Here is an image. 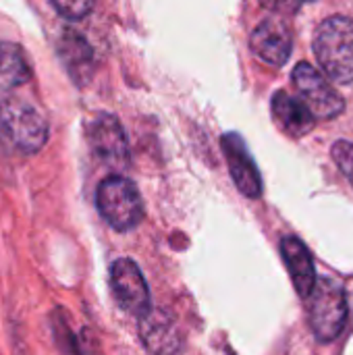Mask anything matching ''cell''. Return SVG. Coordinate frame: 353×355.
Here are the masks:
<instances>
[{"label":"cell","instance_id":"obj_14","mask_svg":"<svg viewBox=\"0 0 353 355\" xmlns=\"http://www.w3.org/2000/svg\"><path fill=\"white\" fill-rule=\"evenodd\" d=\"M60 54L73 77H77V71H81V79L83 77L87 79L85 69H92V50L85 40L75 35V31H67L62 46H60Z\"/></svg>","mask_w":353,"mask_h":355},{"label":"cell","instance_id":"obj_7","mask_svg":"<svg viewBox=\"0 0 353 355\" xmlns=\"http://www.w3.org/2000/svg\"><path fill=\"white\" fill-rule=\"evenodd\" d=\"M139 337L152 355H179L183 352V333L175 316L160 308H150L139 316Z\"/></svg>","mask_w":353,"mask_h":355},{"label":"cell","instance_id":"obj_2","mask_svg":"<svg viewBox=\"0 0 353 355\" xmlns=\"http://www.w3.org/2000/svg\"><path fill=\"white\" fill-rule=\"evenodd\" d=\"M314 54L322 71L337 83L353 81V21L335 15L322 21L314 35Z\"/></svg>","mask_w":353,"mask_h":355},{"label":"cell","instance_id":"obj_11","mask_svg":"<svg viewBox=\"0 0 353 355\" xmlns=\"http://www.w3.org/2000/svg\"><path fill=\"white\" fill-rule=\"evenodd\" d=\"M281 254H283V262L291 275L295 291L300 293V297L308 300L318 281L314 258H312L310 250L304 245L302 239L289 235V237H283V241H281Z\"/></svg>","mask_w":353,"mask_h":355},{"label":"cell","instance_id":"obj_17","mask_svg":"<svg viewBox=\"0 0 353 355\" xmlns=\"http://www.w3.org/2000/svg\"><path fill=\"white\" fill-rule=\"evenodd\" d=\"M260 2H262V6H266L275 12H289L295 8L293 0H260Z\"/></svg>","mask_w":353,"mask_h":355},{"label":"cell","instance_id":"obj_1","mask_svg":"<svg viewBox=\"0 0 353 355\" xmlns=\"http://www.w3.org/2000/svg\"><path fill=\"white\" fill-rule=\"evenodd\" d=\"M48 141V121L21 98H8L0 104V146L6 152L31 156Z\"/></svg>","mask_w":353,"mask_h":355},{"label":"cell","instance_id":"obj_4","mask_svg":"<svg viewBox=\"0 0 353 355\" xmlns=\"http://www.w3.org/2000/svg\"><path fill=\"white\" fill-rule=\"evenodd\" d=\"M310 324L320 343L335 341L347 320V300L339 283L331 279L316 281V287L310 295Z\"/></svg>","mask_w":353,"mask_h":355},{"label":"cell","instance_id":"obj_18","mask_svg":"<svg viewBox=\"0 0 353 355\" xmlns=\"http://www.w3.org/2000/svg\"><path fill=\"white\" fill-rule=\"evenodd\" d=\"M304 2H312V0H304Z\"/></svg>","mask_w":353,"mask_h":355},{"label":"cell","instance_id":"obj_9","mask_svg":"<svg viewBox=\"0 0 353 355\" xmlns=\"http://www.w3.org/2000/svg\"><path fill=\"white\" fill-rule=\"evenodd\" d=\"M250 46H252V52L260 60L273 67H283L291 56V46H293L291 29L287 27L283 19H277V17L264 19L252 31Z\"/></svg>","mask_w":353,"mask_h":355},{"label":"cell","instance_id":"obj_12","mask_svg":"<svg viewBox=\"0 0 353 355\" xmlns=\"http://www.w3.org/2000/svg\"><path fill=\"white\" fill-rule=\"evenodd\" d=\"M273 116L285 133L295 137L310 133L316 125V119L308 106L287 92H277L273 96Z\"/></svg>","mask_w":353,"mask_h":355},{"label":"cell","instance_id":"obj_3","mask_svg":"<svg viewBox=\"0 0 353 355\" xmlns=\"http://www.w3.org/2000/svg\"><path fill=\"white\" fill-rule=\"evenodd\" d=\"M96 206L102 218L117 231L135 229L144 218V202L133 181L121 175L106 177L96 191Z\"/></svg>","mask_w":353,"mask_h":355},{"label":"cell","instance_id":"obj_10","mask_svg":"<svg viewBox=\"0 0 353 355\" xmlns=\"http://www.w3.org/2000/svg\"><path fill=\"white\" fill-rule=\"evenodd\" d=\"M223 150H225V158H227V164H229V171L237 189L248 198H260L262 179L243 139L237 133H227L223 137Z\"/></svg>","mask_w":353,"mask_h":355},{"label":"cell","instance_id":"obj_5","mask_svg":"<svg viewBox=\"0 0 353 355\" xmlns=\"http://www.w3.org/2000/svg\"><path fill=\"white\" fill-rule=\"evenodd\" d=\"M291 79L302 96V102L308 106L314 119H335L345 110L343 98L316 67L300 62L293 69Z\"/></svg>","mask_w":353,"mask_h":355},{"label":"cell","instance_id":"obj_16","mask_svg":"<svg viewBox=\"0 0 353 355\" xmlns=\"http://www.w3.org/2000/svg\"><path fill=\"white\" fill-rule=\"evenodd\" d=\"M333 160L341 168V173L350 179L353 185V144L347 139H339L333 144Z\"/></svg>","mask_w":353,"mask_h":355},{"label":"cell","instance_id":"obj_8","mask_svg":"<svg viewBox=\"0 0 353 355\" xmlns=\"http://www.w3.org/2000/svg\"><path fill=\"white\" fill-rule=\"evenodd\" d=\"M87 141L94 154L112 166L127 164L129 158V144L123 125L112 114H100L87 129Z\"/></svg>","mask_w":353,"mask_h":355},{"label":"cell","instance_id":"obj_15","mask_svg":"<svg viewBox=\"0 0 353 355\" xmlns=\"http://www.w3.org/2000/svg\"><path fill=\"white\" fill-rule=\"evenodd\" d=\"M52 6L67 19L79 21L83 17H87L94 8L96 0H50Z\"/></svg>","mask_w":353,"mask_h":355},{"label":"cell","instance_id":"obj_6","mask_svg":"<svg viewBox=\"0 0 353 355\" xmlns=\"http://www.w3.org/2000/svg\"><path fill=\"white\" fill-rule=\"evenodd\" d=\"M110 289L117 304L133 316H141L150 310V291L139 266L129 260L121 258L110 268Z\"/></svg>","mask_w":353,"mask_h":355},{"label":"cell","instance_id":"obj_13","mask_svg":"<svg viewBox=\"0 0 353 355\" xmlns=\"http://www.w3.org/2000/svg\"><path fill=\"white\" fill-rule=\"evenodd\" d=\"M29 79L31 69L23 50L12 42H0V87L12 89Z\"/></svg>","mask_w":353,"mask_h":355}]
</instances>
